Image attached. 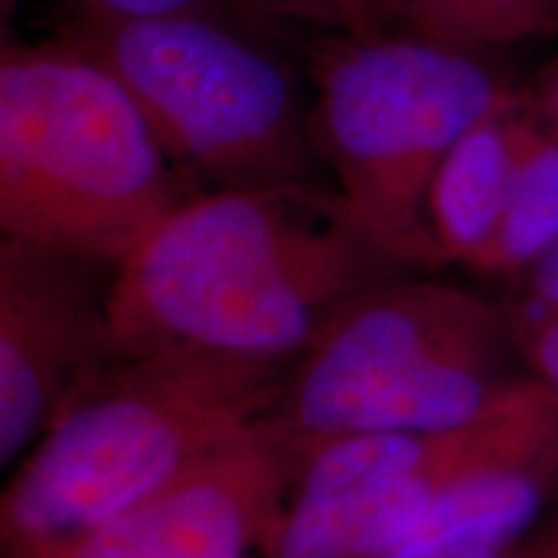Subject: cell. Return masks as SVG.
Instances as JSON below:
<instances>
[{"instance_id":"6da1fadb","label":"cell","mask_w":558,"mask_h":558,"mask_svg":"<svg viewBox=\"0 0 558 558\" xmlns=\"http://www.w3.org/2000/svg\"><path fill=\"white\" fill-rule=\"evenodd\" d=\"M414 271L337 192L215 190L179 205L111 279L117 352L292 362L375 284Z\"/></svg>"},{"instance_id":"7a4b0ae2","label":"cell","mask_w":558,"mask_h":558,"mask_svg":"<svg viewBox=\"0 0 558 558\" xmlns=\"http://www.w3.org/2000/svg\"><path fill=\"white\" fill-rule=\"evenodd\" d=\"M288 367L199 349L117 354L5 484V558H29L111 518L259 427Z\"/></svg>"},{"instance_id":"3957f363","label":"cell","mask_w":558,"mask_h":558,"mask_svg":"<svg viewBox=\"0 0 558 558\" xmlns=\"http://www.w3.org/2000/svg\"><path fill=\"white\" fill-rule=\"evenodd\" d=\"M194 197L122 83L70 41L0 52V230L120 267Z\"/></svg>"},{"instance_id":"277c9868","label":"cell","mask_w":558,"mask_h":558,"mask_svg":"<svg viewBox=\"0 0 558 558\" xmlns=\"http://www.w3.org/2000/svg\"><path fill=\"white\" fill-rule=\"evenodd\" d=\"M518 354L509 313L429 277H390L354 298L290 362L264 429L277 448L456 427L509 383Z\"/></svg>"},{"instance_id":"5b68a950","label":"cell","mask_w":558,"mask_h":558,"mask_svg":"<svg viewBox=\"0 0 558 558\" xmlns=\"http://www.w3.org/2000/svg\"><path fill=\"white\" fill-rule=\"evenodd\" d=\"M311 130L337 194L393 259L445 267L427 220L437 166L473 124L522 101L478 50L416 32L333 34L313 47Z\"/></svg>"},{"instance_id":"8992f818","label":"cell","mask_w":558,"mask_h":558,"mask_svg":"<svg viewBox=\"0 0 558 558\" xmlns=\"http://www.w3.org/2000/svg\"><path fill=\"white\" fill-rule=\"evenodd\" d=\"M62 39L109 70L186 179L215 190L313 186L320 156L288 68L209 11L78 9Z\"/></svg>"},{"instance_id":"52a82bcc","label":"cell","mask_w":558,"mask_h":558,"mask_svg":"<svg viewBox=\"0 0 558 558\" xmlns=\"http://www.w3.org/2000/svg\"><path fill=\"white\" fill-rule=\"evenodd\" d=\"M558 452V396L527 375L456 427L369 432L290 452L264 558H386L452 484Z\"/></svg>"},{"instance_id":"ba28073f","label":"cell","mask_w":558,"mask_h":558,"mask_svg":"<svg viewBox=\"0 0 558 558\" xmlns=\"http://www.w3.org/2000/svg\"><path fill=\"white\" fill-rule=\"evenodd\" d=\"M117 267L0 239V463H16L117 357L109 295Z\"/></svg>"},{"instance_id":"9c48e42d","label":"cell","mask_w":558,"mask_h":558,"mask_svg":"<svg viewBox=\"0 0 558 558\" xmlns=\"http://www.w3.org/2000/svg\"><path fill=\"white\" fill-rule=\"evenodd\" d=\"M284 486L288 460L259 424L158 492L29 558H246Z\"/></svg>"},{"instance_id":"30bf717a","label":"cell","mask_w":558,"mask_h":558,"mask_svg":"<svg viewBox=\"0 0 558 558\" xmlns=\"http://www.w3.org/2000/svg\"><path fill=\"white\" fill-rule=\"evenodd\" d=\"M522 101L473 124L429 181L427 220L442 264L469 269L497 228L514 166L512 117Z\"/></svg>"},{"instance_id":"8fae6325","label":"cell","mask_w":558,"mask_h":558,"mask_svg":"<svg viewBox=\"0 0 558 558\" xmlns=\"http://www.w3.org/2000/svg\"><path fill=\"white\" fill-rule=\"evenodd\" d=\"M514 166L505 207L471 271L518 279L558 241V135L530 109H514Z\"/></svg>"},{"instance_id":"7c38bea8","label":"cell","mask_w":558,"mask_h":558,"mask_svg":"<svg viewBox=\"0 0 558 558\" xmlns=\"http://www.w3.org/2000/svg\"><path fill=\"white\" fill-rule=\"evenodd\" d=\"M409 32L484 50L558 34V0H393Z\"/></svg>"},{"instance_id":"4fadbf2b","label":"cell","mask_w":558,"mask_h":558,"mask_svg":"<svg viewBox=\"0 0 558 558\" xmlns=\"http://www.w3.org/2000/svg\"><path fill=\"white\" fill-rule=\"evenodd\" d=\"M277 13L326 26L333 34H386L399 24L393 0H256Z\"/></svg>"},{"instance_id":"5bb4252c","label":"cell","mask_w":558,"mask_h":558,"mask_svg":"<svg viewBox=\"0 0 558 558\" xmlns=\"http://www.w3.org/2000/svg\"><path fill=\"white\" fill-rule=\"evenodd\" d=\"M507 313L514 344L530 375L558 396V305L556 308L509 305Z\"/></svg>"},{"instance_id":"9a60e30c","label":"cell","mask_w":558,"mask_h":558,"mask_svg":"<svg viewBox=\"0 0 558 558\" xmlns=\"http://www.w3.org/2000/svg\"><path fill=\"white\" fill-rule=\"evenodd\" d=\"M520 308H556L558 305V241L514 279Z\"/></svg>"},{"instance_id":"2e32d148","label":"cell","mask_w":558,"mask_h":558,"mask_svg":"<svg viewBox=\"0 0 558 558\" xmlns=\"http://www.w3.org/2000/svg\"><path fill=\"white\" fill-rule=\"evenodd\" d=\"M215 0H78V9L111 16H148L169 11H213Z\"/></svg>"},{"instance_id":"e0dca14e","label":"cell","mask_w":558,"mask_h":558,"mask_svg":"<svg viewBox=\"0 0 558 558\" xmlns=\"http://www.w3.org/2000/svg\"><path fill=\"white\" fill-rule=\"evenodd\" d=\"M525 99L530 109L554 130V135H558V54L538 75L533 94L525 96Z\"/></svg>"},{"instance_id":"ac0fdd59","label":"cell","mask_w":558,"mask_h":558,"mask_svg":"<svg viewBox=\"0 0 558 558\" xmlns=\"http://www.w3.org/2000/svg\"><path fill=\"white\" fill-rule=\"evenodd\" d=\"M465 558H550L548 527H543L541 533H535V535H525V538L512 543V546L484 550V554H473Z\"/></svg>"},{"instance_id":"d6986e66","label":"cell","mask_w":558,"mask_h":558,"mask_svg":"<svg viewBox=\"0 0 558 558\" xmlns=\"http://www.w3.org/2000/svg\"><path fill=\"white\" fill-rule=\"evenodd\" d=\"M546 527H548V538H550V558H558V518Z\"/></svg>"},{"instance_id":"ffe728a7","label":"cell","mask_w":558,"mask_h":558,"mask_svg":"<svg viewBox=\"0 0 558 558\" xmlns=\"http://www.w3.org/2000/svg\"><path fill=\"white\" fill-rule=\"evenodd\" d=\"M16 3H19V0H0V5H3V16H9V11H11Z\"/></svg>"}]
</instances>
